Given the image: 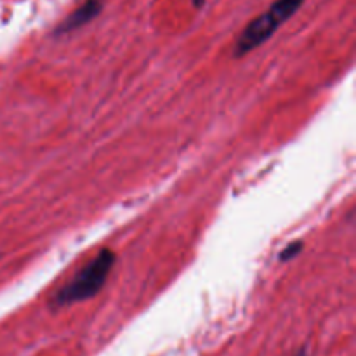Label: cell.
<instances>
[{
  "instance_id": "6da1fadb",
  "label": "cell",
  "mask_w": 356,
  "mask_h": 356,
  "mask_svg": "<svg viewBox=\"0 0 356 356\" xmlns=\"http://www.w3.org/2000/svg\"><path fill=\"white\" fill-rule=\"evenodd\" d=\"M115 261H117V256L113 250L101 249L65 287L59 289L52 301L54 306L75 305V302L87 301L99 294L113 270Z\"/></svg>"
},
{
  "instance_id": "7a4b0ae2",
  "label": "cell",
  "mask_w": 356,
  "mask_h": 356,
  "mask_svg": "<svg viewBox=\"0 0 356 356\" xmlns=\"http://www.w3.org/2000/svg\"><path fill=\"white\" fill-rule=\"evenodd\" d=\"M302 3L305 0H275L263 14L250 21L245 30L240 33L235 44V51H233L236 58L247 56L254 49L270 40L277 33L278 28L298 13Z\"/></svg>"
},
{
  "instance_id": "3957f363",
  "label": "cell",
  "mask_w": 356,
  "mask_h": 356,
  "mask_svg": "<svg viewBox=\"0 0 356 356\" xmlns=\"http://www.w3.org/2000/svg\"><path fill=\"white\" fill-rule=\"evenodd\" d=\"M101 9H103V2L101 0H86L80 7H76L61 24L54 30V35H65L70 33V31L76 30V28L83 26L89 21H92L94 17L99 16Z\"/></svg>"
},
{
  "instance_id": "277c9868",
  "label": "cell",
  "mask_w": 356,
  "mask_h": 356,
  "mask_svg": "<svg viewBox=\"0 0 356 356\" xmlns=\"http://www.w3.org/2000/svg\"><path fill=\"white\" fill-rule=\"evenodd\" d=\"M301 250H302L301 240H298V242H292V243H289V245L285 247L280 254H278V259H280V263H287V261H292L294 257H298L299 254H301Z\"/></svg>"
},
{
  "instance_id": "5b68a950",
  "label": "cell",
  "mask_w": 356,
  "mask_h": 356,
  "mask_svg": "<svg viewBox=\"0 0 356 356\" xmlns=\"http://www.w3.org/2000/svg\"><path fill=\"white\" fill-rule=\"evenodd\" d=\"M191 2H193L195 7H202V6H204L205 0H191Z\"/></svg>"
},
{
  "instance_id": "8992f818",
  "label": "cell",
  "mask_w": 356,
  "mask_h": 356,
  "mask_svg": "<svg viewBox=\"0 0 356 356\" xmlns=\"http://www.w3.org/2000/svg\"><path fill=\"white\" fill-rule=\"evenodd\" d=\"M296 356H308V353H306V350H301Z\"/></svg>"
}]
</instances>
